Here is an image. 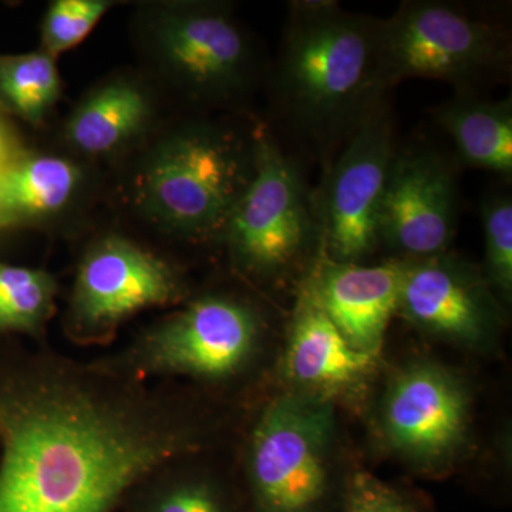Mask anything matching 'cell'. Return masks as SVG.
I'll return each mask as SVG.
<instances>
[{
	"label": "cell",
	"instance_id": "25",
	"mask_svg": "<svg viewBox=\"0 0 512 512\" xmlns=\"http://www.w3.org/2000/svg\"><path fill=\"white\" fill-rule=\"evenodd\" d=\"M19 144L16 143L15 137L10 133L6 124L0 120V175L22 157Z\"/></svg>",
	"mask_w": 512,
	"mask_h": 512
},
{
	"label": "cell",
	"instance_id": "15",
	"mask_svg": "<svg viewBox=\"0 0 512 512\" xmlns=\"http://www.w3.org/2000/svg\"><path fill=\"white\" fill-rule=\"evenodd\" d=\"M403 259L377 265L343 264L318 255L306 278L343 338L380 357L390 320L399 308Z\"/></svg>",
	"mask_w": 512,
	"mask_h": 512
},
{
	"label": "cell",
	"instance_id": "14",
	"mask_svg": "<svg viewBox=\"0 0 512 512\" xmlns=\"http://www.w3.org/2000/svg\"><path fill=\"white\" fill-rule=\"evenodd\" d=\"M380 357L353 348L320 305L308 278L289 323L282 373L295 392L335 403L359 396L375 376Z\"/></svg>",
	"mask_w": 512,
	"mask_h": 512
},
{
	"label": "cell",
	"instance_id": "20",
	"mask_svg": "<svg viewBox=\"0 0 512 512\" xmlns=\"http://www.w3.org/2000/svg\"><path fill=\"white\" fill-rule=\"evenodd\" d=\"M56 282L40 269L0 264V335H36L55 309Z\"/></svg>",
	"mask_w": 512,
	"mask_h": 512
},
{
	"label": "cell",
	"instance_id": "16",
	"mask_svg": "<svg viewBox=\"0 0 512 512\" xmlns=\"http://www.w3.org/2000/svg\"><path fill=\"white\" fill-rule=\"evenodd\" d=\"M431 116L453 140L457 157L471 168L512 177V100H488L477 92H456Z\"/></svg>",
	"mask_w": 512,
	"mask_h": 512
},
{
	"label": "cell",
	"instance_id": "12",
	"mask_svg": "<svg viewBox=\"0 0 512 512\" xmlns=\"http://www.w3.org/2000/svg\"><path fill=\"white\" fill-rule=\"evenodd\" d=\"M397 315L424 335L470 349L493 345L503 303L483 271L450 251L403 259Z\"/></svg>",
	"mask_w": 512,
	"mask_h": 512
},
{
	"label": "cell",
	"instance_id": "4",
	"mask_svg": "<svg viewBox=\"0 0 512 512\" xmlns=\"http://www.w3.org/2000/svg\"><path fill=\"white\" fill-rule=\"evenodd\" d=\"M336 404L295 390L274 397L259 414L247 447V483L254 512H339L333 451Z\"/></svg>",
	"mask_w": 512,
	"mask_h": 512
},
{
	"label": "cell",
	"instance_id": "19",
	"mask_svg": "<svg viewBox=\"0 0 512 512\" xmlns=\"http://www.w3.org/2000/svg\"><path fill=\"white\" fill-rule=\"evenodd\" d=\"M62 80L56 57L43 52L0 55V107L39 126L56 106Z\"/></svg>",
	"mask_w": 512,
	"mask_h": 512
},
{
	"label": "cell",
	"instance_id": "17",
	"mask_svg": "<svg viewBox=\"0 0 512 512\" xmlns=\"http://www.w3.org/2000/svg\"><path fill=\"white\" fill-rule=\"evenodd\" d=\"M150 113V100L140 84L110 80L77 104L64 127V137L83 156L106 157L140 136Z\"/></svg>",
	"mask_w": 512,
	"mask_h": 512
},
{
	"label": "cell",
	"instance_id": "6",
	"mask_svg": "<svg viewBox=\"0 0 512 512\" xmlns=\"http://www.w3.org/2000/svg\"><path fill=\"white\" fill-rule=\"evenodd\" d=\"M255 170L221 238L242 274L275 281L320 251L315 201L298 164L268 131L254 136Z\"/></svg>",
	"mask_w": 512,
	"mask_h": 512
},
{
	"label": "cell",
	"instance_id": "3",
	"mask_svg": "<svg viewBox=\"0 0 512 512\" xmlns=\"http://www.w3.org/2000/svg\"><path fill=\"white\" fill-rule=\"evenodd\" d=\"M254 170V138L244 140L217 124L191 123L148 151L134 178V200L175 237L221 238Z\"/></svg>",
	"mask_w": 512,
	"mask_h": 512
},
{
	"label": "cell",
	"instance_id": "9",
	"mask_svg": "<svg viewBox=\"0 0 512 512\" xmlns=\"http://www.w3.org/2000/svg\"><path fill=\"white\" fill-rule=\"evenodd\" d=\"M397 144L382 101L346 140L315 201L320 254L360 264L380 247L379 222Z\"/></svg>",
	"mask_w": 512,
	"mask_h": 512
},
{
	"label": "cell",
	"instance_id": "11",
	"mask_svg": "<svg viewBox=\"0 0 512 512\" xmlns=\"http://www.w3.org/2000/svg\"><path fill=\"white\" fill-rule=\"evenodd\" d=\"M184 293V279L173 265L130 239L110 235L84 254L67 318L74 338L97 342L137 312L180 301Z\"/></svg>",
	"mask_w": 512,
	"mask_h": 512
},
{
	"label": "cell",
	"instance_id": "1",
	"mask_svg": "<svg viewBox=\"0 0 512 512\" xmlns=\"http://www.w3.org/2000/svg\"><path fill=\"white\" fill-rule=\"evenodd\" d=\"M200 434L146 394L43 367L0 383V512H114Z\"/></svg>",
	"mask_w": 512,
	"mask_h": 512
},
{
	"label": "cell",
	"instance_id": "10",
	"mask_svg": "<svg viewBox=\"0 0 512 512\" xmlns=\"http://www.w3.org/2000/svg\"><path fill=\"white\" fill-rule=\"evenodd\" d=\"M471 406L467 383L456 372L433 360H413L387 383L380 437L416 470L441 473L467 446Z\"/></svg>",
	"mask_w": 512,
	"mask_h": 512
},
{
	"label": "cell",
	"instance_id": "23",
	"mask_svg": "<svg viewBox=\"0 0 512 512\" xmlns=\"http://www.w3.org/2000/svg\"><path fill=\"white\" fill-rule=\"evenodd\" d=\"M113 6L109 0H56L47 9L42 25V50L50 56L82 43Z\"/></svg>",
	"mask_w": 512,
	"mask_h": 512
},
{
	"label": "cell",
	"instance_id": "24",
	"mask_svg": "<svg viewBox=\"0 0 512 512\" xmlns=\"http://www.w3.org/2000/svg\"><path fill=\"white\" fill-rule=\"evenodd\" d=\"M339 512H431L429 507L396 485L357 471L343 485Z\"/></svg>",
	"mask_w": 512,
	"mask_h": 512
},
{
	"label": "cell",
	"instance_id": "8",
	"mask_svg": "<svg viewBox=\"0 0 512 512\" xmlns=\"http://www.w3.org/2000/svg\"><path fill=\"white\" fill-rule=\"evenodd\" d=\"M264 322L251 303L201 296L154 325L121 360L131 376H183L218 383L244 372L258 352Z\"/></svg>",
	"mask_w": 512,
	"mask_h": 512
},
{
	"label": "cell",
	"instance_id": "21",
	"mask_svg": "<svg viewBox=\"0 0 512 512\" xmlns=\"http://www.w3.org/2000/svg\"><path fill=\"white\" fill-rule=\"evenodd\" d=\"M484 232V278L498 301L512 299V198L507 191H494L481 202Z\"/></svg>",
	"mask_w": 512,
	"mask_h": 512
},
{
	"label": "cell",
	"instance_id": "18",
	"mask_svg": "<svg viewBox=\"0 0 512 512\" xmlns=\"http://www.w3.org/2000/svg\"><path fill=\"white\" fill-rule=\"evenodd\" d=\"M82 181L69 158L23 154L0 175V227L56 217L72 205Z\"/></svg>",
	"mask_w": 512,
	"mask_h": 512
},
{
	"label": "cell",
	"instance_id": "5",
	"mask_svg": "<svg viewBox=\"0 0 512 512\" xmlns=\"http://www.w3.org/2000/svg\"><path fill=\"white\" fill-rule=\"evenodd\" d=\"M376 59L383 93L407 79L477 92L510 73L511 45L505 29L463 6L412 0L390 18L377 19Z\"/></svg>",
	"mask_w": 512,
	"mask_h": 512
},
{
	"label": "cell",
	"instance_id": "22",
	"mask_svg": "<svg viewBox=\"0 0 512 512\" xmlns=\"http://www.w3.org/2000/svg\"><path fill=\"white\" fill-rule=\"evenodd\" d=\"M134 512H235L224 487L208 476L165 478L138 495Z\"/></svg>",
	"mask_w": 512,
	"mask_h": 512
},
{
	"label": "cell",
	"instance_id": "2",
	"mask_svg": "<svg viewBox=\"0 0 512 512\" xmlns=\"http://www.w3.org/2000/svg\"><path fill=\"white\" fill-rule=\"evenodd\" d=\"M376 25L335 0L288 5L275 99L289 126L322 150L348 140L382 101Z\"/></svg>",
	"mask_w": 512,
	"mask_h": 512
},
{
	"label": "cell",
	"instance_id": "13",
	"mask_svg": "<svg viewBox=\"0 0 512 512\" xmlns=\"http://www.w3.org/2000/svg\"><path fill=\"white\" fill-rule=\"evenodd\" d=\"M457 212L450 160L427 146L397 147L380 211V245L399 259L444 254L456 235Z\"/></svg>",
	"mask_w": 512,
	"mask_h": 512
},
{
	"label": "cell",
	"instance_id": "7",
	"mask_svg": "<svg viewBox=\"0 0 512 512\" xmlns=\"http://www.w3.org/2000/svg\"><path fill=\"white\" fill-rule=\"evenodd\" d=\"M141 39L151 62L192 100L227 103L241 99L254 84V45L222 3L151 5Z\"/></svg>",
	"mask_w": 512,
	"mask_h": 512
}]
</instances>
